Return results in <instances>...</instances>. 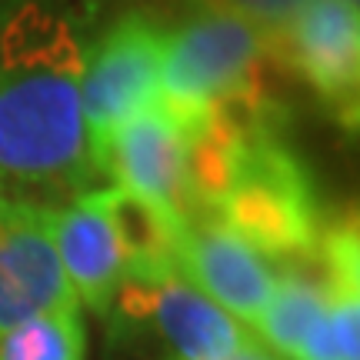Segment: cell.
Masks as SVG:
<instances>
[{
  "instance_id": "cell-2",
  "label": "cell",
  "mask_w": 360,
  "mask_h": 360,
  "mask_svg": "<svg viewBox=\"0 0 360 360\" xmlns=\"http://www.w3.org/2000/svg\"><path fill=\"white\" fill-rule=\"evenodd\" d=\"M267 40L217 0H184L164 37L160 101L177 114H250L267 101Z\"/></svg>"
},
{
  "instance_id": "cell-9",
  "label": "cell",
  "mask_w": 360,
  "mask_h": 360,
  "mask_svg": "<svg viewBox=\"0 0 360 360\" xmlns=\"http://www.w3.org/2000/svg\"><path fill=\"white\" fill-rule=\"evenodd\" d=\"M80 307L67 283L44 207L0 197V337L40 310Z\"/></svg>"
},
{
  "instance_id": "cell-6",
  "label": "cell",
  "mask_w": 360,
  "mask_h": 360,
  "mask_svg": "<svg viewBox=\"0 0 360 360\" xmlns=\"http://www.w3.org/2000/svg\"><path fill=\"white\" fill-rule=\"evenodd\" d=\"M117 314L150 323L174 360H227L257 344L237 317L184 281L167 254H147L134 264L110 317Z\"/></svg>"
},
{
  "instance_id": "cell-10",
  "label": "cell",
  "mask_w": 360,
  "mask_h": 360,
  "mask_svg": "<svg viewBox=\"0 0 360 360\" xmlns=\"http://www.w3.org/2000/svg\"><path fill=\"white\" fill-rule=\"evenodd\" d=\"M321 314L294 360H360V231L357 217H334L323 231Z\"/></svg>"
},
{
  "instance_id": "cell-3",
  "label": "cell",
  "mask_w": 360,
  "mask_h": 360,
  "mask_svg": "<svg viewBox=\"0 0 360 360\" xmlns=\"http://www.w3.org/2000/svg\"><path fill=\"white\" fill-rule=\"evenodd\" d=\"M44 224L80 310L110 317L130 270L147 254H167L160 210L120 187H90L57 207H44Z\"/></svg>"
},
{
  "instance_id": "cell-4",
  "label": "cell",
  "mask_w": 360,
  "mask_h": 360,
  "mask_svg": "<svg viewBox=\"0 0 360 360\" xmlns=\"http://www.w3.org/2000/svg\"><path fill=\"white\" fill-rule=\"evenodd\" d=\"M164 37H167V20L147 7H130L117 13L110 24L94 34L80 90L84 134L94 170L101 167L107 137L127 117L160 101Z\"/></svg>"
},
{
  "instance_id": "cell-11",
  "label": "cell",
  "mask_w": 360,
  "mask_h": 360,
  "mask_svg": "<svg viewBox=\"0 0 360 360\" xmlns=\"http://www.w3.org/2000/svg\"><path fill=\"white\" fill-rule=\"evenodd\" d=\"M0 360H87V321L80 307L40 310L0 337Z\"/></svg>"
},
{
  "instance_id": "cell-7",
  "label": "cell",
  "mask_w": 360,
  "mask_h": 360,
  "mask_svg": "<svg viewBox=\"0 0 360 360\" xmlns=\"http://www.w3.org/2000/svg\"><path fill=\"white\" fill-rule=\"evenodd\" d=\"M160 233L170 267L254 334L274 297L277 267H270L210 214L180 217L160 210Z\"/></svg>"
},
{
  "instance_id": "cell-8",
  "label": "cell",
  "mask_w": 360,
  "mask_h": 360,
  "mask_svg": "<svg viewBox=\"0 0 360 360\" xmlns=\"http://www.w3.org/2000/svg\"><path fill=\"white\" fill-rule=\"evenodd\" d=\"M97 174L154 210L193 214L191 134L164 101L137 110L107 137Z\"/></svg>"
},
{
  "instance_id": "cell-13",
  "label": "cell",
  "mask_w": 360,
  "mask_h": 360,
  "mask_svg": "<svg viewBox=\"0 0 360 360\" xmlns=\"http://www.w3.org/2000/svg\"><path fill=\"white\" fill-rule=\"evenodd\" d=\"M227 360H281V357H274V354L257 340V344H250L247 350H240V354H233V357H227Z\"/></svg>"
},
{
  "instance_id": "cell-5",
  "label": "cell",
  "mask_w": 360,
  "mask_h": 360,
  "mask_svg": "<svg viewBox=\"0 0 360 360\" xmlns=\"http://www.w3.org/2000/svg\"><path fill=\"white\" fill-rule=\"evenodd\" d=\"M267 57L287 67L344 130L360 120V7L347 0H304L274 27Z\"/></svg>"
},
{
  "instance_id": "cell-14",
  "label": "cell",
  "mask_w": 360,
  "mask_h": 360,
  "mask_svg": "<svg viewBox=\"0 0 360 360\" xmlns=\"http://www.w3.org/2000/svg\"><path fill=\"white\" fill-rule=\"evenodd\" d=\"M347 4H354V7H360V0H347Z\"/></svg>"
},
{
  "instance_id": "cell-12",
  "label": "cell",
  "mask_w": 360,
  "mask_h": 360,
  "mask_svg": "<svg viewBox=\"0 0 360 360\" xmlns=\"http://www.w3.org/2000/svg\"><path fill=\"white\" fill-rule=\"evenodd\" d=\"M217 4H224L227 11L240 13L250 24H257L264 34H270V30L281 24V20H287L304 0H217Z\"/></svg>"
},
{
  "instance_id": "cell-1",
  "label": "cell",
  "mask_w": 360,
  "mask_h": 360,
  "mask_svg": "<svg viewBox=\"0 0 360 360\" xmlns=\"http://www.w3.org/2000/svg\"><path fill=\"white\" fill-rule=\"evenodd\" d=\"M97 0L0 4V197L57 207L90 191L97 170L84 134V67Z\"/></svg>"
}]
</instances>
